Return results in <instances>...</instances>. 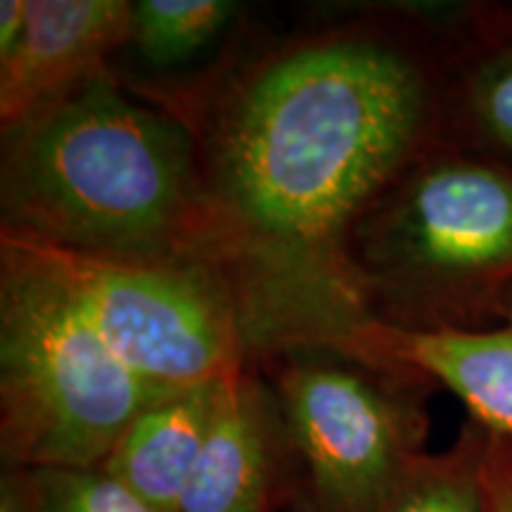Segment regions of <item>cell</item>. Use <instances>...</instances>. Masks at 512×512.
<instances>
[{
    "label": "cell",
    "instance_id": "obj_1",
    "mask_svg": "<svg viewBox=\"0 0 512 512\" xmlns=\"http://www.w3.org/2000/svg\"><path fill=\"white\" fill-rule=\"evenodd\" d=\"M444 138L439 27L311 36L233 83L200 155L249 339L325 349L366 323L351 235Z\"/></svg>",
    "mask_w": 512,
    "mask_h": 512
},
{
    "label": "cell",
    "instance_id": "obj_2",
    "mask_svg": "<svg viewBox=\"0 0 512 512\" xmlns=\"http://www.w3.org/2000/svg\"><path fill=\"white\" fill-rule=\"evenodd\" d=\"M0 216L43 247L226 278L197 133L107 69L3 128Z\"/></svg>",
    "mask_w": 512,
    "mask_h": 512
},
{
    "label": "cell",
    "instance_id": "obj_3",
    "mask_svg": "<svg viewBox=\"0 0 512 512\" xmlns=\"http://www.w3.org/2000/svg\"><path fill=\"white\" fill-rule=\"evenodd\" d=\"M349 264L368 320L482 330L512 287V164L444 138L358 223Z\"/></svg>",
    "mask_w": 512,
    "mask_h": 512
},
{
    "label": "cell",
    "instance_id": "obj_4",
    "mask_svg": "<svg viewBox=\"0 0 512 512\" xmlns=\"http://www.w3.org/2000/svg\"><path fill=\"white\" fill-rule=\"evenodd\" d=\"M174 392L128 370L27 242L0 233V448L12 470L102 467Z\"/></svg>",
    "mask_w": 512,
    "mask_h": 512
},
{
    "label": "cell",
    "instance_id": "obj_5",
    "mask_svg": "<svg viewBox=\"0 0 512 512\" xmlns=\"http://www.w3.org/2000/svg\"><path fill=\"white\" fill-rule=\"evenodd\" d=\"M24 242L112 354L145 382L181 392L245 370V318L233 287L214 268L93 259Z\"/></svg>",
    "mask_w": 512,
    "mask_h": 512
},
{
    "label": "cell",
    "instance_id": "obj_6",
    "mask_svg": "<svg viewBox=\"0 0 512 512\" xmlns=\"http://www.w3.org/2000/svg\"><path fill=\"white\" fill-rule=\"evenodd\" d=\"M366 370L309 356L280 370V411L318 512H377L425 453L418 389L430 382Z\"/></svg>",
    "mask_w": 512,
    "mask_h": 512
},
{
    "label": "cell",
    "instance_id": "obj_7",
    "mask_svg": "<svg viewBox=\"0 0 512 512\" xmlns=\"http://www.w3.org/2000/svg\"><path fill=\"white\" fill-rule=\"evenodd\" d=\"M363 366L418 375L456 394L472 422L512 439V287L501 320L482 330L408 332L366 320L330 344Z\"/></svg>",
    "mask_w": 512,
    "mask_h": 512
},
{
    "label": "cell",
    "instance_id": "obj_8",
    "mask_svg": "<svg viewBox=\"0 0 512 512\" xmlns=\"http://www.w3.org/2000/svg\"><path fill=\"white\" fill-rule=\"evenodd\" d=\"M131 19L128 0H29L22 46L0 64V126L105 72L131 43Z\"/></svg>",
    "mask_w": 512,
    "mask_h": 512
},
{
    "label": "cell",
    "instance_id": "obj_9",
    "mask_svg": "<svg viewBox=\"0 0 512 512\" xmlns=\"http://www.w3.org/2000/svg\"><path fill=\"white\" fill-rule=\"evenodd\" d=\"M446 138L512 164V8H470L439 27Z\"/></svg>",
    "mask_w": 512,
    "mask_h": 512
},
{
    "label": "cell",
    "instance_id": "obj_10",
    "mask_svg": "<svg viewBox=\"0 0 512 512\" xmlns=\"http://www.w3.org/2000/svg\"><path fill=\"white\" fill-rule=\"evenodd\" d=\"M275 472V413L245 370L230 375L178 512H268Z\"/></svg>",
    "mask_w": 512,
    "mask_h": 512
},
{
    "label": "cell",
    "instance_id": "obj_11",
    "mask_svg": "<svg viewBox=\"0 0 512 512\" xmlns=\"http://www.w3.org/2000/svg\"><path fill=\"white\" fill-rule=\"evenodd\" d=\"M228 377L181 389L145 408L102 463L159 512H178Z\"/></svg>",
    "mask_w": 512,
    "mask_h": 512
},
{
    "label": "cell",
    "instance_id": "obj_12",
    "mask_svg": "<svg viewBox=\"0 0 512 512\" xmlns=\"http://www.w3.org/2000/svg\"><path fill=\"white\" fill-rule=\"evenodd\" d=\"M486 441L470 422L446 453H422L377 512H486Z\"/></svg>",
    "mask_w": 512,
    "mask_h": 512
},
{
    "label": "cell",
    "instance_id": "obj_13",
    "mask_svg": "<svg viewBox=\"0 0 512 512\" xmlns=\"http://www.w3.org/2000/svg\"><path fill=\"white\" fill-rule=\"evenodd\" d=\"M235 12L238 5L228 0H138L131 46L152 67H174L209 46Z\"/></svg>",
    "mask_w": 512,
    "mask_h": 512
},
{
    "label": "cell",
    "instance_id": "obj_14",
    "mask_svg": "<svg viewBox=\"0 0 512 512\" xmlns=\"http://www.w3.org/2000/svg\"><path fill=\"white\" fill-rule=\"evenodd\" d=\"M17 472L29 512H159L102 467Z\"/></svg>",
    "mask_w": 512,
    "mask_h": 512
},
{
    "label": "cell",
    "instance_id": "obj_15",
    "mask_svg": "<svg viewBox=\"0 0 512 512\" xmlns=\"http://www.w3.org/2000/svg\"><path fill=\"white\" fill-rule=\"evenodd\" d=\"M486 512H512V439L489 434L484 456Z\"/></svg>",
    "mask_w": 512,
    "mask_h": 512
},
{
    "label": "cell",
    "instance_id": "obj_16",
    "mask_svg": "<svg viewBox=\"0 0 512 512\" xmlns=\"http://www.w3.org/2000/svg\"><path fill=\"white\" fill-rule=\"evenodd\" d=\"M29 0H3L0 3V64H5L27 34Z\"/></svg>",
    "mask_w": 512,
    "mask_h": 512
},
{
    "label": "cell",
    "instance_id": "obj_17",
    "mask_svg": "<svg viewBox=\"0 0 512 512\" xmlns=\"http://www.w3.org/2000/svg\"><path fill=\"white\" fill-rule=\"evenodd\" d=\"M0 512H29L22 477L12 467L3 475V486H0Z\"/></svg>",
    "mask_w": 512,
    "mask_h": 512
}]
</instances>
